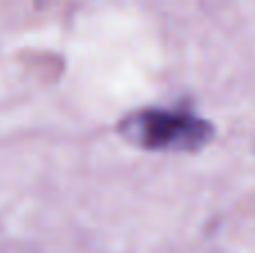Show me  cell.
I'll return each instance as SVG.
<instances>
[{
  "label": "cell",
  "mask_w": 255,
  "mask_h": 253,
  "mask_svg": "<svg viewBox=\"0 0 255 253\" xmlns=\"http://www.w3.org/2000/svg\"><path fill=\"white\" fill-rule=\"evenodd\" d=\"M130 139L145 148H186L193 150L211 139L213 128L206 121L184 112H143L126 121Z\"/></svg>",
  "instance_id": "6da1fadb"
}]
</instances>
